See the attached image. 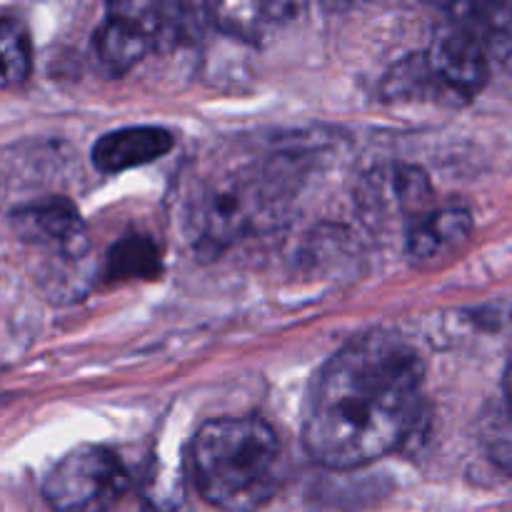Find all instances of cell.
Returning a JSON list of instances; mask_svg holds the SVG:
<instances>
[{
  "label": "cell",
  "instance_id": "obj_1",
  "mask_svg": "<svg viewBox=\"0 0 512 512\" xmlns=\"http://www.w3.org/2000/svg\"><path fill=\"white\" fill-rule=\"evenodd\" d=\"M423 363L408 343L373 333L325 363L303 425L305 450L328 470L398 453L423 423Z\"/></svg>",
  "mask_w": 512,
  "mask_h": 512
},
{
  "label": "cell",
  "instance_id": "obj_2",
  "mask_svg": "<svg viewBox=\"0 0 512 512\" xmlns=\"http://www.w3.org/2000/svg\"><path fill=\"white\" fill-rule=\"evenodd\" d=\"M283 445L260 418L208 420L190 443V470L205 503L223 512H258L280 488Z\"/></svg>",
  "mask_w": 512,
  "mask_h": 512
},
{
  "label": "cell",
  "instance_id": "obj_3",
  "mask_svg": "<svg viewBox=\"0 0 512 512\" xmlns=\"http://www.w3.org/2000/svg\"><path fill=\"white\" fill-rule=\"evenodd\" d=\"M290 175L275 160L245 165L233 173L208 180L190 200L188 225L195 243L203 248H223L240 235L273 223L285 203Z\"/></svg>",
  "mask_w": 512,
  "mask_h": 512
},
{
  "label": "cell",
  "instance_id": "obj_4",
  "mask_svg": "<svg viewBox=\"0 0 512 512\" xmlns=\"http://www.w3.org/2000/svg\"><path fill=\"white\" fill-rule=\"evenodd\" d=\"M128 490L123 460L103 445L70 450L43 480V498L53 512H110Z\"/></svg>",
  "mask_w": 512,
  "mask_h": 512
},
{
  "label": "cell",
  "instance_id": "obj_5",
  "mask_svg": "<svg viewBox=\"0 0 512 512\" xmlns=\"http://www.w3.org/2000/svg\"><path fill=\"white\" fill-rule=\"evenodd\" d=\"M165 43V5L115 3L95 33V53L113 75L128 73Z\"/></svg>",
  "mask_w": 512,
  "mask_h": 512
},
{
  "label": "cell",
  "instance_id": "obj_6",
  "mask_svg": "<svg viewBox=\"0 0 512 512\" xmlns=\"http://www.w3.org/2000/svg\"><path fill=\"white\" fill-rule=\"evenodd\" d=\"M425 58L440 88L455 98H475L490 80L488 50L478 33L458 15L438 30Z\"/></svg>",
  "mask_w": 512,
  "mask_h": 512
},
{
  "label": "cell",
  "instance_id": "obj_7",
  "mask_svg": "<svg viewBox=\"0 0 512 512\" xmlns=\"http://www.w3.org/2000/svg\"><path fill=\"white\" fill-rule=\"evenodd\" d=\"M10 223L23 243L53 250L63 258H80L88 250L85 223L80 220L75 205L65 198H48L23 205L13 210Z\"/></svg>",
  "mask_w": 512,
  "mask_h": 512
},
{
  "label": "cell",
  "instance_id": "obj_8",
  "mask_svg": "<svg viewBox=\"0 0 512 512\" xmlns=\"http://www.w3.org/2000/svg\"><path fill=\"white\" fill-rule=\"evenodd\" d=\"M173 135L155 125H130V128L105 133L93 148V165L100 173H123V170L150 165L173 150Z\"/></svg>",
  "mask_w": 512,
  "mask_h": 512
},
{
  "label": "cell",
  "instance_id": "obj_9",
  "mask_svg": "<svg viewBox=\"0 0 512 512\" xmlns=\"http://www.w3.org/2000/svg\"><path fill=\"white\" fill-rule=\"evenodd\" d=\"M473 233V215L465 208H440L410 223L408 250L413 258L430 260L445 248H455Z\"/></svg>",
  "mask_w": 512,
  "mask_h": 512
},
{
  "label": "cell",
  "instance_id": "obj_10",
  "mask_svg": "<svg viewBox=\"0 0 512 512\" xmlns=\"http://www.w3.org/2000/svg\"><path fill=\"white\" fill-rule=\"evenodd\" d=\"M455 15L463 18L478 33L490 60H498L505 70L512 73V5H465V8H455Z\"/></svg>",
  "mask_w": 512,
  "mask_h": 512
},
{
  "label": "cell",
  "instance_id": "obj_11",
  "mask_svg": "<svg viewBox=\"0 0 512 512\" xmlns=\"http://www.w3.org/2000/svg\"><path fill=\"white\" fill-rule=\"evenodd\" d=\"M163 270V253L148 235H128L110 248L105 278L115 283L125 280H153Z\"/></svg>",
  "mask_w": 512,
  "mask_h": 512
},
{
  "label": "cell",
  "instance_id": "obj_12",
  "mask_svg": "<svg viewBox=\"0 0 512 512\" xmlns=\"http://www.w3.org/2000/svg\"><path fill=\"white\" fill-rule=\"evenodd\" d=\"M33 73V43L23 20L0 18V90L20 88Z\"/></svg>",
  "mask_w": 512,
  "mask_h": 512
},
{
  "label": "cell",
  "instance_id": "obj_13",
  "mask_svg": "<svg viewBox=\"0 0 512 512\" xmlns=\"http://www.w3.org/2000/svg\"><path fill=\"white\" fill-rule=\"evenodd\" d=\"M433 70H430L428 58L418 55V58H408L385 78V95L390 98H405V95H423L430 85H435ZM440 88V83H438Z\"/></svg>",
  "mask_w": 512,
  "mask_h": 512
},
{
  "label": "cell",
  "instance_id": "obj_14",
  "mask_svg": "<svg viewBox=\"0 0 512 512\" xmlns=\"http://www.w3.org/2000/svg\"><path fill=\"white\" fill-rule=\"evenodd\" d=\"M485 443H488L490 458H493L505 473L512 475V410L508 418L490 425V433Z\"/></svg>",
  "mask_w": 512,
  "mask_h": 512
}]
</instances>
